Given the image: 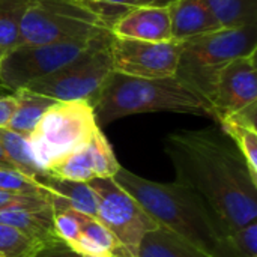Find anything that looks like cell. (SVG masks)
<instances>
[{
  "instance_id": "obj_1",
  "label": "cell",
  "mask_w": 257,
  "mask_h": 257,
  "mask_svg": "<svg viewBox=\"0 0 257 257\" xmlns=\"http://www.w3.org/2000/svg\"><path fill=\"white\" fill-rule=\"evenodd\" d=\"M164 151L176 182L199 193L229 235L256 221L257 178L221 128L175 131L166 137Z\"/></svg>"
},
{
  "instance_id": "obj_2",
  "label": "cell",
  "mask_w": 257,
  "mask_h": 257,
  "mask_svg": "<svg viewBox=\"0 0 257 257\" xmlns=\"http://www.w3.org/2000/svg\"><path fill=\"white\" fill-rule=\"evenodd\" d=\"M114 182L130 193L163 227L182 241L214 257H232L229 232L208 202L194 190L179 184L145 179L119 167Z\"/></svg>"
},
{
  "instance_id": "obj_3",
  "label": "cell",
  "mask_w": 257,
  "mask_h": 257,
  "mask_svg": "<svg viewBox=\"0 0 257 257\" xmlns=\"http://www.w3.org/2000/svg\"><path fill=\"white\" fill-rule=\"evenodd\" d=\"M98 126L125 116L175 111L214 117L206 98L173 77L139 78L113 71L104 83L93 107Z\"/></svg>"
},
{
  "instance_id": "obj_4",
  "label": "cell",
  "mask_w": 257,
  "mask_h": 257,
  "mask_svg": "<svg viewBox=\"0 0 257 257\" xmlns=\"http://www.w3.org/2000/svg\"><path fill=\"white\" fill-rule=\"evenodd\" d=\"M257 51V24L223 27L182 42L175 77L208 99L218 71Z\"/></svg>"
},
{
  "instance_id": "obj_5",
  "label": "cell",
  "mask_w": 257,
  "mask_h": 257,
  "mask_svg": "<svg viewBox=\"0 0 257 257\" xmlns=\"http://www.w3.org/2000/svg\"><path fill=\"white\" fill-rule=\"evenodd\" d=\"M102 33H111L110 27L83 0H27L17 45L54 44Z\"/></svg>"
},
{
  "instance_id": "obj_6",
  "label": "cell",
  "mask_w": 257,
  "mask_h": 257,
  "mask_svg": "<svg viewBox=\"0 0 257 257\" xmlns=\"http://www.w3.org/2000/svg\"><path fill=\"white\" fill-rule=\"evenodd\" d=\"M98 130L95 111L89 102L56 101L27 140L36 164L45 172L54 160L89 143Z\"/></svg>"
},
{
  "instance_id": "obj_7",
  "label": "cell",
  "mask_w": 257,
  "mask_h": 257,
  "mask_svg": "<svg viewBox=\"0 0 257 257\" xmlns=\"http://www.w3.org/2000/svg\"><path fill=\"white\" fill-rule=\"evenodd\" d=\"M113 35L72 39L42 45H17L6 51L0 66V84L11 92L24 89L66 66Z\"/></svg>"
},
{
  "instance_id": "obj_8",
  "label": "cell",
  "mask_w": 257,
  "mask_h": 257,
  "mask_svg": "<svg viewBox=\"0 0 257 257\" xmlns=\"http://www.w3.org/2000/svg\"><path fill=\"white\" fill-rule=\"evenodd\" d=\"M110 41L111 38L24 89L54 101H86L95 107L104 83L113 72Z\"/></svg>"
},
{
  "instance_id": "obj_9",
  "label": "cell",
  "mask_w": 257,
  "mask_h": 257,
  "mask_svg": "<svg viewBox=\"0 0 257 257\" xmlns=\"http://www.w3.org/2000/svg\"><path fill=\"white\" fill-rule=\"evenodd\" d=\"M87 184L96 194V220L131 256L137 257L143 238L160 224L113 178H95Z\"/></svg>"
},
{
  "instance_id": "obj_10",
  "label": "cell",
  "mask_w": 257,
  "mask_h": 257,
  "mask_svg": "<svg viewBox=\"0 0 257 257\" xmlns=\"http://www.w3.org/2000/svg\"><path fill=\"white\" fill-rule=\"evenodd\" d=\"M110 56L113 71L139 78L173 77L178 68L182 42H149L111 36Z\"/></svg>"
},
{
  "instance_id": "obj_11",
  "label": "cell",
  "mask_w": 257,
  "mask_h": 257,
  "mask_svg": "<svg viewBox=\"0 0 257 257\" xmlns=\"http://www.w3.org/2000/svg\"><path fill=\"white\" fill-rule=\"evenodd\" d=\"M256 53L229 62L215 75L208 101L217 122L257 102Z\"/></svg>"
},
{
  "instance_id": "obj_12",
  "label": "cell",
  "mask_w": 257,
  "mask_h": 257,
  "mask_svg": "<svg viewBox=\"0 0 257 257\" xmlns=\"http://www.w3.org/2000/svg\"><path fill=\"white\" fill-rule=\"evenodd\" d=\"M110 30L116 38L149 42L172 41L169 8L139 5L119 18Z\"/></svg>"
},
{
  "instance_id": "obj_13",
  "label": "cell",
  "mask_w": 257,
  "mask_h": 257,
  "mask_svg": "<svg viewBox=\"0 0 257 257\" xmlns=\"http://www.w3.org/2000/svg\"><path fill=\"white\" fill-rule=\"evenodd\" d=\"M167 8L173 41L184 42L190 38L223 29L203 0H175Z\"/></svg>"
},
{
  "instance_id": "obj_14",
  "label": "cell",
  "mask_w": 257,
  "mask_h": 257,
  "mask_svg": "<svg viewBox=\"0 0 257 257\" xmlns=\"http://www.w3.org/2000/svg\"><path fill=\"white\" fill-rule=\"evenodd\" d=\"M38 184L50 193L53 209H74L77 212L96 218L98 200L95 191L89 187L87 182L66 181L45 173Z\"/></svg>"
},
{
  "instance_id": "obj_15",
  "label": "cell",
  "mask_w": 257,
  "mask_h": 257,
  "mask_svg": "<svg viewBox=\"0 0 257 257\" xmlns=\"http://www.w3.org/2000/svg\"><path fill=\"white\" fill-rule=\"evenodd\" d=\"M12 95L15 96V107L6 128L29 139L36 130L44 113L56 101L29 89H18L12 92Z\"/></svg>"
},
{
  "instance_id": "obj_16",
  "label": "cell",
  "mask_w": 257,
  "mask_h": 257,
  "mask_svg": "<svg viewBox=\"0 0 257 257\" xmlns=\"http://www.w3.org/2000/svg\"><path fill=\"white\" fill-rule=\"evenodd\" d=\"M0 223L18 229L41 244L57 238L53 208L41 211H0Z\"/></svg>"
},
{
  "instance_id": "obj_17",
  "label": "cell",
  "mask_w": 257,
  "mask_h": 257,
  "mask_svg": "<svg viewBox=\"0 0 257 257\" xmlns=\"http://www.w3.org/2000/svg\"><path fill=\"white\" fill-rule=\"evenodd\" d=\"M137 257H214L182 241L175 233L160 226L149 232L137 251Z\"/></svg>"
},
{
  "instance_id": "obj_18",
  "label": "cell",
  "mask_w": 257,
  "mask_h": 257,
  "mask_svg": "<svg viewBox=\"0 0 257 257\" xmlns=\"http://www.w3.org/2000/svg\"><path fill=\"white\" fill-rule=\"evenodd\" d=\"M0 148L15 169L35 182H39V179L47 173L36 164L26 137L8 128H0Z\"/></svg>"
},
{
  "instance_id": "obj_19",
  "label": "cell",
  "mask_w": 257,
  "mask_h": 257,
  "mask_svg": "<svg viewBox=\"0 0 257 257\" xmlns=\"http://www.w3.org/2000/svg\"><path fill=\"white\" fill-rule=\"evenodd\" d=\"M45 172L51 176L66 181H75V182H89L95 179V172H93L87 143L54 160L45 169Z\"/></svg>"
},
{
  "instance_id": "obj_20",
  "label": "cell",
  "mask_w": 257,
  "mask_h": 257,
  "mask_svg": "<svg viewBox=\"0 0 257 257\" xmlns=\"http://www.w3.org/2000/svg\"><path fill=\"white\" fill-rule=\"evenodd\" d=\"M221 27H242L257 23V0H203Z\"/></svg>"
},
{
  "instance_id": "obj_21",
  "label": "cell",
  "mask_w": 257,
  "mask_h": 257,
  "mask_svg": "<svg viewBox=\"0 0 257 257\" xmlns=\"http://www.w3.org/2000/svg\"><path fill=\"white\" fill-rule=\"evenodd\" d=\"M220 128L233 140L241 155L244 157L250 172L257 178V130L256 126L239 123L230 117L221 119Z\"/></svg>"
},
{
  "instance_id": "obj_22",
  "label": "cell",
  "mask_w": 257,
  "mask_h": 257,
  "mask_svg": "<svg viewBox=\"0 0 257 257\" xmlns=\"http://www.w3.org/2000/svg\"><path fill=\"white\" fill-rule=\"evenodd\" d=\"M27 0H0V47L11 50L18 42Z\"/></svg>"
},
{
  "instance_id": "obj_23",
  "label": "cell",
  "mask_w": 257,
  "mask_h": 257,
  "mask_svg": "<svg viewBox=\"0 0 257 257\" xmlns=\"http://www.w3.org/2000/svg\"><path fill=\"white\" fill-rule=\"evenodd\" d=\"M87 148L92 158L95 178H113L117 173L120 164L113 152V148L102 134L101 128L89 140Z\"/></svg>"
},
{
  "instance_id": "obj_24",
  "label": "cell",
  "mask_w": 257,
  "mask_h": 257,
  "mask_svg": "<svg viewBox=\"0 0 257 257\" xmlns=\"http://www.w3.org/2000/svg\"><path fill=\"white\" fill-rule=\"evenodd\" d=\"M42 244L0 223V257H30Z\"/></svg>"
},
{
  "instance_id": "obj_25",
  "label": "cell",
  "mask_w": 257,
  "mask_h": 257,
  "mask_svg": "<svg viewBox=\"0 0 257 257\" xmlns=\"http://www.w3.org/2000/svg\"><path fill=\"white\" fill-rule=\"evenodd\" d=\"M0 191L12 193V194L50 196V193L33 179L24 176L18 170H6V169H0Z\"/></svg>"
},
{
  "instance_id": "obj_26",
  "label": "cell",
  "mask_w": 257,
  "mask_h": 257,
  "mask_svg": "<svg viewBox=\"0 0 257 257\" xmlns=\"http://www.w3.org/2000/svg\"><path fill=\"white\" fill-rule=\"evenodd\" d=\"M232 257H257V221H251L229 235Z\"/></svg>"
},
{
  "instance_id": "obj_27",
  "label": "cell",
  "mask_w": 257,
  "mask_h": 257,
  "mask_svg": "<svg viewBox=\"0 0 257 257\" xmlns=\"http://www.w3.org/2000/svg\"><path fill=\"white\" fill-rule=\"evenodd\" d=\"M139 5L140 0H93L90 3V8L98 14L104 24L111 29V26L119 18H122L126 12H130Z\"/></svg>"
},
{
  "instance_id": "obj_28",
  "label": "cell",
  "mask_w": 257,
  "mask_h": 257,
  "mask_svg": "<svg viewBox=\"0 0 257 257\" xmlns=\"http://www.w3.org/2000/svg\"><path fill=\"white\" fill-rule=\"evenodd\" d=\"M30 257H89L74 251L62 239L54 238L48 242H44Z\"/></svg>"
},
{
  "instance_id": "obj_29",
  "label": "cell",
  "mask_w": 257,
  "mask_h": 257,
  "mask_svg": "<svg viewBox=\"0 0 257 257\" xmlns=\"http://www.w3.org/2000/svg\"><path fill=\"white\" fill-rule=\"evenodd\" d=\"M15 107V96H0V128H6Z\"/></svg>"
},
{
  "instance_id": "obj_30",
  "label": "cell",
  "mask_w": 257,
  "mask_h": 257,
  "mask_svg": "<svg viewBox=\"0 0 257 257\" xmlns=\"http://www.w3.org/2000/svg\"><path fill=\"white\" fill-rule=\"evenodd\" d=\"M0 169H6V170H17L15 166L11 163V160L5 155V152L0 148Z\"/></svg>"
},
{
  "instance_id": "obj_31",
  "label": "cell",
  "mask_w": 257,
  "mask_h": 257,
  "mask_svg": "<svg viewBox=\"0 0 257 257\" xmlns=\"http://www.w3.org/2000/svg\"><path fill=\"white\" fill-rule=\"evenodd\" d=\"M175 0H140L143 6H169Z\"/></svg>"
},
{
  "instance_id": "obj_32",
  "label": "cell",
  "mask_w": 257,
  "mask_h": 257,
  "mask_svg": "<svg viewBox=\"0 0 257 257\" xmlns=\"http://www.w3.org/2000/svg\"><path fill=\"white\" fill-rule=\"evenodd\" d=\"M6 51H8V50H5V48H2V47H0V66H2V60H3V57H5V54H6Z\"/></svg>"
},
{
  "instance_id": "obj_33",
  "label": "cell",
  "mask_w": 257,
  "mask_h": 257,
  "mask_svg": "<svg viewBox=\"0 0 257 257\" xmlns=\"http://www.w3.org/2000/svg\"><path fill=\"white\" fill-rule=\"evenodd\" d=\"M83 2H84V3H87V5H89V6H90V3H92V2H93V0H83Z\"/></svg>"
}]
</instances>
